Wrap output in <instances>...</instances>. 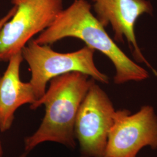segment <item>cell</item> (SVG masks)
Segmentation results:
<instances>
[{
  "mask_svg": "<svg viewBox=\"0 0 157 157\" xmlns=\"http://www.w3.org/2000/svg\"><path fill=\"white\" fill-rule=\"evenodd\" d=\"M65 37L81 40L86 46L107 56L115 69V84L141 82L150 76L146 69L130 59L109 37L105 27L92 13L86 0H75L67 8L62 10L50 26L34 41L49 45Z\"/></svg>",
  "mask_w": 157,
  "mask_h": 157,
  "instance_id": "obj_1",
  "label": "cell"
},
{
  "mask_svg": "<svg viewBox=\"0 0 157 157\" xmlns=\"http://www.w3.org/2000/svg\"><path fill=\"white\" fill-rule=\"evenodd\" d=\"M79 72H71L51 80L49 89L30 105L36 109L44 105L45 115L39 128L25 139V150L32 151L40 144L55 142L71 148L76 146L74 128L76 115L87 93L95 82Z\"/></svg>",
  "mask_w": 157,
  "mask_h": 157,
  "instance_id": "obj_2",
  "label": "cell"
},
{
  "mask_svg": "<svg viewBox=\"0 0 157 157\" xmlns=\"http://www.w3.org/2000/svg\"><path fill=\"white\" fill-rule=\"evenodd\" d=\"M22 52L31 72L29 82L37 100L45 94L47 84L52 78L71 72L84 73L104 84L109 83L108 76L95 66V50L88 46L72 52L61 53L52 50L48 45L39 44L32 39Z\"/></svg>",
  "mask_w": 157,
  "mask_h": 157,
  "instance_id": "obj_3",
  "label": "cell"
},
{
  "mask_svg": "<svg viewBox=\"0 0 157 157\" xmlns=\"http://www.w3.org/2000/svg\"><path fill=\"white\" fill-rule=\"evenodd\" d=\"M17 7L0 30V61H9L36 34L50 26L63 10L62 0H11Z\"/></svg>",
  "mask_w": 157,
  "mask_h": 157,
  "instance_id": "obj_4",
  "label": "cell"
},
{
  "mask_svg": "<svg viewBox=\"0 0 157 157\" xmlns=\"http://www.w3.org/2000/svg\"><path fill=\"white\" fill-rule=\"evenodd\" d=\"M116 109L107 93L95 82L76 115L74 133L83 156L104 157Z\"/></svg>",
  "mask_w": 157,
  "mask_h": 157,
  "instance_id": "obj_5",
  "label": "cell"
},
{
  "mask_svg": "<svg viewBox=\"0 0 157 157\" xmlns=\"http://www.w3.org/2000/svg\"><path fill=\"white\" fill-rule=\"evenodd\" d=\"M146 147L157 149V114L154 107L145 105L132 113L116 110L104 157H137Z\"/></svg>",
  "mask_w": 157,
  "mask_h": 157,
  "instance_id": "obj_6",
  "label": "cell"
},
{
  "mask_svg": "<svg viewBox=\"0 0 157 157\" xmlns=\"http://www.w3.org/2000/svg\"><path fill=\"white\" fill-rule=\"evenodd\" d=\"M97 19L104 27L111 26L114 40L124 43L126 40L136 61L144 63L157 76V72L152 67L141 52L137 43L136 23L144 13L151 14L153 8L147 0H92Z\"/></svg>",
  "mask_w": 157,
  "mask_h": 157,
  "instance_id": "obj_7",
  "label": "cell"
},
{
  "mask_svg": "<svg viewBox=\"0 0 157 157\" xmlns=\"http://www.w3.org/2000/svg\"><path fill=\"white\" fill-rule=\"evenodd\" d=\"M23 60L22 51L9 60L6 72L0 77V131L4 132L11 128L15 112L26 104L37 100L30 82L20 78V67Z\"/></svg>",
  "mask_w": 157,
  "mask_h": 157,
  "instance_id": "obj_8",
  "label": "cell"
},
{
  "mask_svg": "<svg viewBox=\"0 0 157 157\" xmlns=\"http://www.w3.org/2000/svg\"><path fill=\"white\" fill-rule=\"evenodd\" d=\"M16 10H17V7L15 6H14L11 10L8 12V13L6 15V16H4L2 18H1L0 19V30L3 27V26L5 25V23L11 19L12 17H13V15L15 14ZM0 77H1V76H0Z\"/></svg>",
  "mask_w": 157,
  "mask_h": 157,
  "instance_id": "obj_9",
  "label": "cell"
},
{
  "mask_svg": "<svg viewBox=\"0 0 157 157\" xmlns=\"http://www.w3.org/2000/svg\"><path fill=\"white\" fill-rule=\"evenodd\" d=\"M2 155H3V150H2V147L0 142V157H2Z\"/></svg>",
  "mask_w": 157,
  "mask_h": 157,
  "instance_id": "obj_10",
  "label": "cell"
},
{
  "mask_svg": "<svg viewBox=\"0 0 157 157\" xmlns=\"http://www.w3.org/2000/svg\"><path fill=\"white\" fill-rule=\"evenodd\" d=\"M27 153H28V152H25L23 153L19 157H26V156H27Z\"/></svg>",
  "mask_w": 157,
  "mask_h": 157,
  "instance_id": "obj_11",
  "label": "cell"
},
{
  "mask_svg": "<svg viewBox=\"0 0 157 157\" xmlns=\"http://www.w3.org/2000/svg\"><path fill=\"white\" fill-rule=\"evenodd\" d=\"M85 157V156H82V157Z\"/></svg>",
  "mask_w": 157,
  "mask_h": 157,
  "instance_id": "obj_12",
  "label": "cell"
}]
</instances>
